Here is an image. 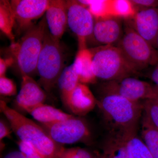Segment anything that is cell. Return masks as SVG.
<instances>
[{"instance_id": "f546056e", "label": "cell", "mask_w": 158, "mask_h": 158, "mask_svg": "<svg viewBox=\"0 0 158 158\" xmlns=\"http://www.w3.org/2000/svg\"><path fill=\"white\" fill-rule=\"evenodd\" d=\"M14 60L11 57L0 59V77L6 76L7 69L10 66L14 65Z\"/></svg>"}, {"instance_id": "4dcf8cb0", "label": "cell", "mask_w": 158, "mask_h": 158, "mask_svg": "<svg viewBox=\"0 0 158 158\" xmlns=\"http://www.w3.org/2000/svg\"><path fill=\"white\" fill-rule=\"evenodd\" d=\"M11 127H9L8 124L3 119H1L0 121V141H2L3 139L9 137L11 135Z\"/></svg>"}, {"instance_id": "603a6c76", "label": "cell", "mask_w": 158, "mask_h": 158, "mask_svg": "<svg viewBox=\"0 0 158 158\" xmlns=\"http://www.w3.org/2000/svg\"><path fill=\"white\" fill-rule=\"evenodd\" d=\"M110 6L111 16L130 19L135 14V9L131 1L110 0Z\"/></svg>"}, {"instance_id": "1f68e13d", "label": "cell", "mask_w": 158, "mask_h": 158, "mask_svg": "<svg viewBox=\"0 0 158 158\" xmlns=\"http://www.w3.org/2000/svg\"><path fill=\"white\" fill-rule=\"evenodd\" d=\"M148 77L155 84L156 87L158 88V64L151 71Z\"/></svg>"}, {"instance_id": "d6986e66", "label": "cell", "mask_w": 158, "mask_h": 158, "mask_svg": "<svg viewBox=\"0 0 158 158\" xmlns=\"http://www.w3.org/2000/svg\"><path fill=\"white\" fill-rule=\"evenodd\" d=\"M79 83V74L74 64L65 67L57 82L63 104L66 103Z\"/></svg>"}, {"instance_id": "f1b7e54d", "label": "cell", "mask_w": 158, "mask_h": 158, "mask_svg": "<svg viewBox=\"0 0 158 158\" xmlns=\"http://www.w3.org/2000/svg\"><path fill=\"white\" fill-rule=\"evenodd\" d=\"M135 10L141 8H157V0H132L131 1Z\"/></svg>"}, {"instance_id": "4316f807", "label": "cell", "mask_w": 158, "mask_h": 158, "mask_svg": "<svg viewBox=\"0 0 158 158\" xmlns=\"http://www.w3.org/2000/svg\"><path fill=\"white\" fill-rule=\"evenodd\" d=\"M17 93L15 82L6 76L0 77V94L5 96H14Z\"/></svg>"}, {"instance_id": "7402d4cb", "label": "cell", "mask_w": 158, "mask_h": 158, "mask_svg": "<svg viewBox=\"0 0 158 158\" xmlns=\"http://www.w3.org/2000/svg\"><path fill=\"white\" fill-rule=\"evenodd\" d=\"M141 138L148 147L154 158H158V131L142 118Z\"/></svg>"}, {"instance_id": "52a82bcc", "label": "cell", "mask_w": 158, "mask_h": 158, "mask_svg": "<svg viewBox=\"0 0 158 158\" xmlns=\"http://www.w3.org/2000/svg\"><path fill=\"white\" fill-rule=\"evenodd\" d=\"M102 95L116 94L134 102L155 99L158 88L133 77L105 82L100 87Z\"/></svg>"}, {"instance_id": "7a4b0ae2", "label": "cell", "mask_w": 158, "mask_h": 158, "mask_svg": "<svg viewBox=\"0 0 158 158\" xmlns=\"http://www.w3.org/2000/svg\"><path fill=\"white\" fill-rule=\"evenodd\" d=\"M108 131L132 134L137 133L138 123L143 113L141 102H134L116 94L102 95L98 100Z\"/></svg>"}, {"instance_id": "ac0fdd59", "label": "cell", "mask_w": 158, "mask_h": 158, "mask_svg": "<svg viewBox=\"0 0 158 158\" xmlns=\"http://www.w3.org/2000/svg\"><path fill=\"white\" fill-rule=\"evenodd\" d=\"M93 55L90 49L79 50L73 63L79 77V81L82 84H94L96 81V77L92 70Z\"/></svg>"}, {"instance_id": "9c48e42d", "label": "cell", "mask_w": 158, "mask_h": 158, "mask_svg": "<svg viewBox=\"0 0 158 158\" xmlns=\"http://www.w3.org/2000/svg\"><path fill=\"white\" fill-rule=\"evenodd\" d=\"M68 26L76 35L79 50L87 48V41L92 37L94 17L87 7L78 1H66Z\"/></svg>"}, {"instance_id": "3957f363", "label": "cell", "mask_w": 158, "mask_h": 158, "mask_svg": "<svg viewBox=\"0 0 158 158\" xmlns=\"http://www.w3.org/2000/svg\"><path fill=\"white\" fill-rule=\"evenodd\" d=\"M47 28L44 16L37 24L26 31L17 42L11 43L9 47V57L14 59V65L21 76L31 77L37 72V62Z\"/></svg>"}, {"instance_id": "8992f818", "label": "cell", "mask_w": 158, "mask_h": 158, "mask_svg": "<svg viewBox=\"0 0 158 158\" xmlns=\"http://www.w3.org/2000/svg\"><path fill=\"white\" fill-rule=\"evenodd\" d=\"M127 61L138 72L158 64V52L130 26L117 43Z\"/></svg>"}, {"instance_id": "277c9868", "label": "cell", "mask_w": 158, "mask_h": 158, "mask_svg": "<svg viewBox=\"0 0 158 158\" xmlns=\"http://www.w3.org/2000/svg\"><path fill=\"white\" fill-rule=\"evenodd\" d=\"M90 49L93 55L92 70L97 79L109 81L138 73L117 46L102 45Z\"/></svg>"}, {"instance_id": "ba28073f", "label": "cell", "mask_w": 158, "mask_h": 158, "mask_svg": "<svg viewBox=\"0 0 158 158\" xmlns=\"http://www.w3.org/2000/svg\"><path fill=\"white\" fill-rule=\"evenodd\" d=\"M55 142L73 144L86 141L90 136L88 126L80 117L73 116L50 124H41Z\"/></svg>"}, {"instance_id": "e0dca14e", "label": "cell", "mask_w": 158, "mask_h": 158, "mask_svg": "<svg viewBox=\"0 0 158 158\" xmlns=\"http://www.w3.org/2000/svg\"><path fill=\"white\" fill-rule=\"evenodd\" d=\"M27 113L37 121L39 122L41 124H52L68 119L74 116L44 104L32 108Z\"/></svg>"}, {"instance_id": "6da1fadb", "label": "cell", "mask_w": 158, "mask_h": 158, "mask_svg": "<svg viewBox=\"0 0 158 158\" xmlns=\"http://www.w3.org/2000/svg\"><path fill=\"white\" fill-rule=\"evenodd\" d=\"M1 111L19 140L30 143L45 158H59L64 148L52 140L42 126L0 101Z\"/></svg>"}, {"instance_id": "5b68a950", "label": "cell", "mask_w": 158, "mask_h": 158, "mask_svg": "<svg viewBox=\"0 0 158 158\" xmlns=\"http://www.w3.org/2000/svg\"><path fill=\"white\" fill-rule=\"evenodd\" d=\"M64 68V56L60 40L55 39L46 29L37 62L39 83L46 92H50Z\"/></svg>"}, {"instance_id": "484cf974", "label": "cell", "mask_w": 158, "mask_h": 158, "mask_svg": "<svg viewBox=\"0 0 158 158\" xmlns=\"http://www.w3.org/2000/svg\"><path fill=\"white\" fill-rule=\"evenodd\" d=\"M87 149L80 147L64 148L59 158H95Z\"/></svg>"}, {"instance_id": "d590c367", "label": "cell", "mask_w": 158, "mask_h": 158, "mask_svg": "<svg viewBox=\"0 0 158 158\" xmlns=\"http://www.w3.org/2000/svg\"><path fill=\"white\" fill-rule=\"evenodd\" d=\"M95 158H104L102 155L97 156H95Z\"/></svg>"}, {"instance_id": "4fadbf2b", "label": "cell", "mask_w": 158, "mask_h": 158, "mask_svg": "<svg viewBox=\"0 0 158 158\" xmlns=\"http://www.w3.org/2000/svg\"><path fill=\"white\" fill-rule=\"evenodd\" d=\"M92 37L102 46L113 45L122 37L120 18L113 16L94 20Z\"/></svg>"}, {"instance_id": "5bb4252c", "label": "cell", "mask_w": 158, "mask_h": 158, "mask_svg": "<svg viewBox=\"0 0 158 158\" xmlns=\"http://www.w3.org/2000/svg\"><path fill=\"white\" fill-rule=\"evenodd\" d=\"M45 16L50 33L55 39L60 40L68 25L66 1H49Z\"/></svg>"}, {"instance_id": "d4e9b609", "label": "cell", "mask_w": 158, "mask_h": 158, "mask_svg": "<svg viewBox=\"0 0 158 158\" xmlns=\"http://www.w3.org/2000/svg\"><path fill=\"white\" fill-rule=\"evenodd\" d=\"M143 118L158 131V102L155 99L143 101Z\"/></svg>"}, {"instance_id": "2e32d148", "label": "cell", "mask_w": 158, "mask_h": 158, "mask_svg": "<svg viewBox=\"0 0 158 158\" xmlns=\"http://www.w3.org/2000/svg\"><path fill=\"white\" fill-rule=\"evenodd\" d=\"M130 135L118 131H108L103 143L101 155L104 158H130L127 145V139Z\"/></svg>"}, {"instance_id": "7c38bea8", "label": "cell", "mask_w": 158, "mask_h": 158, "mask_svg": "<svg viewBox=\"0 0 158 158\" xmlns=\"http://www.w3.org/2000/svg\"><path fill=\"white\" fill-rule=\"evenodd\" d=\"M20 90L15 99V104L21 110L27 112L39 105L44 104L46 93L33 78L27 75L22 76Z\"/></svg>"}, {"instance_id": "8fae6325", "label": "cell", "mask_w": 158, "mask_h": 158, "mask_svg": "<svg viewBox=\"0 0 158 158\" xmlns=\"http://www.w3.org/2000/svg\"><path fill=\"white\" fill-rule=\"evenodd\" d=\"M130 20V27L156 49L158 33V8L136 9L135 14Z\"/></svg>"}, {"instance_id": "9a60e30c", "label": "cell", "mask_w": 158, "mask_h": 158, "mask_svg": "<svg viewBox=\"0 0 158 158\" xmlns=\"http://www.w3.org/2000/svg\"><path fill=\"white\" fill-rule=\"evenodd\" d=\"M98 100L86 84L79 83L65 106L75 116H85L97 105Z\"/></svg>"}, {"instance_id": "44dd1931", "label": "cell", "mask_w": 158, "mask_h": 158, "mask_svg": "<svg viewBox=\"0 0 158 158\" xmlns=\"http://www.w3.org/2000/svg\"><path fill=\"white\" fill-rule=\"evenodd\" d=\"M127 145L130 158H154L146 144L137 133L129 135Z\"/></svg>"}, {"instance_id": "83f0119b", "label": "cell", "mask_w": 158, "mask_h": 158, "mask_svg": "<svg viewBox=\"0 0 158 158\" xmlns=\"http://www.w3.org/2000/svg\"><path fill=\"white\" fill-rule=\"evenodd\" d=\"M17 144L19 151L26 158H45L30 143L19 140Z\"/></svg>"}, {"instance_id": "d6a6232c", "label": "cell", "mask_w": 158, "mask_h": 158, "mask_svg": "<svg viewBox=\"0 0 158 158\" xmlns=\"http://www.w3.org/2000/svg\"><path fill=\"white\" fill-rule=\"evenodd\" d=\"M3 158H26L19 151H14L8 153Z\"/></svg>"}, {"instance_id": "836d02e7", "label": "cell", "mask_w": 158, "mask_h": 158, "mask_svg": "<svg viewBox=\"0 0 158 158\" xmlns=\"http://www.w3.org/2000/svg\"><path fill=\"white\" fill-rule=\"evenodd\" d=\"M156 49L158 52V33L156 39Z\"/></svg>"}, {"instance_id": "ffe728a7", "label": "cell", "mask_w": 158, "mask_h": 158, "mask_svg": "<svg viewBox=\"0 0 158 158\" xmlns=\"http://www.w3.org/2000/svg\"><path fill=\"white\" fill-rule=\"evenodd\" d=\"M15 25V16L10 2L0 1V29L9 38L11 43L15 42L13 28Z\"/></svg>"}, {"instance_id": "e575fe53", "label": "cell", "mask_w": 158, "mask_h": 158, "mask_svg": "<svg viewBox=\"0 0 158 158\" xmlns=\"http://www.w3.org/2000/svg\"><path fill=\"white\" fill-rule=\"evenodd\" d=\"M156 101L158 102V90H157V93L156 96V98L155 99Z\"/></svg>"}, {"instance_id": "cb8c5ba5", "label": "cell", "mask_w": 158, "mask_h": 158, "mask_svg": "<svg viewBox=\"0 0 158 158\" xmlns=\"http://www.w3.org/2000/svg\"><path fill=\"white\" fill-rule=\"evenodd\" d=\"M87 7L95 19L111 16L110 15V0L78 1Z\"/></svg>"}, {"instance_id": "30bf717a", "label": "cell", "mask_w": 158, "mask_h": 158, "mask_svg": "<svg viewBox=\"0 0 158 158\" xmlns=\"http://www.w3.org/2000/svg\"><path fill=\"white\" fill-rule=\"evenodd\" d=\"M15 16L18 34L25 32L34 25L35 20L40 18L48 9V0H12L10 1Z\"/></svg>"}]
</instances>
